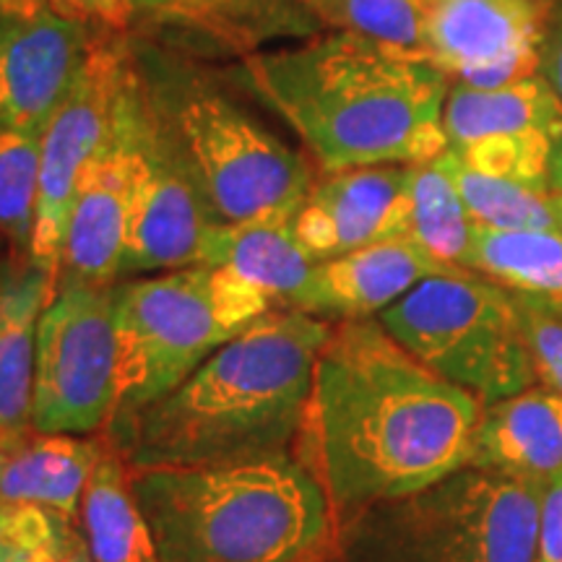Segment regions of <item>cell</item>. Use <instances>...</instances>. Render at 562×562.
Masks as SVG:
<instances>
[{
  "mask_svg": "<svg viewBox=\"0 0 562 562\" xmlns=\"http://www.w3.org/2000/svg\"><path fill=\"white\" fill-rule=\"evenodd\" d=\"M482 414L378 321H341L315 362L300 459L344 518L469 467Z\"/></svg>",
  "mask_w": 562,
  "mask_h": 562,
  "instance_id": "6da1fadb",
  "label": "cell"
},
{
  "mask_svg": "<svg viewBox=\"0 0 562 562\" xmlns=\"http://www.w3.org/2000/svg\"><path fill=\"white\" fill-rule=\"evenodd\" d=\"M245 79L326 172L427 165L448 151L451 79L425 55L349 32L252 55Z\"/></svg>",
  "mask_w": 562,
  "mask_h": 562,
  "instance_id": "7a4b0ae2",
  "label": "cell"
},
{
  "mask_svg": "<svg viewBox=\"0 0 562 562\" xmlns=\"http://www.w3.org/2000/svg\"><path fill=\"white\" fill-rule=\"evenodd\" d=\"M331 331V323L294 307L261 315L172 393L115 419L123 459L146 472L286 453Z\"/></svg>",
  "mask_w": 562,
  "mask_h": 562,
  "instance_id": "3957f363",
  "label": "cell"
},
{
  "mask_svg": "<svg viewBox=\"0 0 562 562\" xmlns=\"http://www.w3.org/2000/svg\"><path fill=\"white\" fill-rule=\"evenodd\" d=\"M133 492L159 562H313L339 537L331 497L290 453L146 469Z\"/></svg>",
  "mask_w": 562,
  "mask_h": 562,
  "instance_id": "277c9868",
  "label": "cell"
},
{
  "mask_svg": "<svg viewBox=\"0 0 562 562\" xmlns=\"http://www.w3.org/2000/svg\"><path fill=\"white\" fill-rule=\"evenodd\" d=\"M136 68L151 121L199 193L211 227L294 220L315 186L302 154L195 68L165 55L136 58Z\"/></svg>",
  "mask_w": 562,
  "mask_h": 562,
  "instance_id": "5b68a950",
  "label": "cell"
},
{
  "mask_svg": "<svg viewBox=\"0 0 562 562\" xmlns=\"http://www.w3.org/2000/svg\"><path fill=\"white\" fill-rule=\"evenodd\" d=\"M542 487L463 467L339 521L336 562H533Z\"/></svg>",
  "mask_w": 562,
  "mask_h": 562,
  "instance_id": "8992f818",
  "label": "cell"
},
{
  "mask_svg": "<svg viewBox=\"0 0 562 562\" xmlns=\"http://www.w3.org/2000/svg\"><path fill=\"white\" fill-rule=\"evenodd\" d=\"M273 305L256 284L220 266H188L117 286L121 409L115 419L172 393Z\"/></svg>",
  "mask_w": 562,
  "mask_h": 562,
  "instance_id": "52a82bcc",
  "label": "cell"
},
{
  "mask_svg": "<svg viewBox=\"0 0 562 562\" xmlns=\"http://www.w3.org/2000/svg\"><path fill=\"white\" fill-rule=\"evenodd\" d=\"M378 323L425 368L484 406L537 383L516 294L482 273L419 281Z\"/></svg>",
  "mask_w": 562,
  "mask_h": 562,
  "instance_id": "ba28073f",
  "label": "cell"
},
{
  "mask_svg": "<svg viewBox=\"0 0 562 562\" xmlns=\"http://www.w3.org/2000/svg\"><path fill=\"white\" fill-rule=\"evenodd\" d=\"M121 409L115 290L63 281L37 331L32 425L50 435H94Z\"/></svg>",
  "mask_w": 562,
  "mask_h": 562,
  "instance_id": "9c48e42d",
  "label": "cell"
},
{
  "mask_svg": "<svg viewBox=\"0 0 562 562\" xmlns=\"http://www.w3.org/2000/svg\"><path fill=\"white\" fill-rule=\"evenodd\" d=\"M131 66L133 55L121 40H91L79 79L42 131L30 263L53 277H58L63 266L68 216L79 178L108 138Z\"/></svg>",
  "mask_w": 562,
  "mask_h": 562,
  "instance_id": "30bf717a",
  "label": "cell"
},
{
  "mask_svg": "<svg viewBox=\"0 0 562 562\" xmlns=\"http://www.w3.org/2000/svg\"><path fill=\"white\" fill-rule=\"evenodd\" d=\"M123 108L131 133L133 178L121 273L201 266L211 222L191 180L180 170L151 121L140 91L136 58L125 79Z\"/></svg>",
  "mask_w": 562,
  "mask_h": 562,
  "instance_id": "8fae6325",
  "label": "cell"
},
{
  "mask_svg": "<svg viewBox=\"0 0 562 562\" xmlns=\"http://www.w3.org/2000/svg\"><path fill=\"white\" fill-rule=\"evenodd\" d=\"M550 0H430L425 58L448 79L501 89L542 74Z\"/></svg>",
  "mask_w": 562,
  "mask_h": 562,
  "instance_id": "7c38bea8",
  "label": "cell"
},
{
  "mask_svg": "<svg viewBox=\"0 0 562 562\" xmlns=\"http://www.w3.org/2000/svg\"><path fill=\"white\" fill-rule=\"evenodd\" d=\"M87 24L13 0L0 13V133H42L87 63Z\"/></svg>",
  "mask_w": 562,
  "mask_h": 562,
  "instance_id": "4fadbf2b",
  "label": "cell"
},
{
  "mask_svg": "<svg viewBox=\"0 0 562 562\" xmlns=\"http://www.w3.org/2000/svg\"><path fill=\"white\" fill-rule=\"evenodd\" d=\"M409 165L326 172L302 201L292 229L315 263L406 235Z\"/></svg>",
  "mask_w": 562,
  "mask_h": 562,
  "instance_id": "5bb4252c",
  "label": "cell"
},
{
  "mask_svg": "<svg viewBox=\"0 0 562 562\" xmlns=\"http://www.w3.org/2000/svg\"><path fill=\"white\" fill-rule=\"evenodd\" d=\"M123 89L117 97L108 138L89 159V165L83 167L74 206H70L60 271L63 281H74V284L108 286L121 273L133 178L131 133L128 121H125Z\"/></svg>",
  "mask_w": 562,
  "mask_h": 562,
  "instance_id": "9a60e30c",
  "label": "cell"
},
{
  "mask_svg": "<svg viewBox=\"0 0 562 562\" xmlns=\"http://www.w3.org/2000/svg\"><path fill=\"white\" fill-rule=\"evenodd\" d=\"M453 273L425 256L406 237L368 245L315 266L311 284L294 311L362 321L409 294L419 281Z\"/></svg>",
  "mask_w": 562,
  "mask_h": 562,
  "instance_id": "2e32d148",
  "label": "cell"
},
{
  "mask_svg": "<svg viewBox=\"0 0 562 562\" xmlns=\"http://www.w3.org/2000/svg\"><path fill=\"white\" fill-rule=\"evenodd\" d=\"M469 467L547 487L562 474V396L533 383L484 406Z\"/></svg>",
  "mask_w": 562,
  "mask_h": 562,
  "instance_id": "e0dca14e",
  "label": "cell"
},
{
  "mask_svg": "<svg viewBox=\"0 0 562 562\" xmlns=\"http://www.w3.org/2000/svg\"><path fill=\"white\" fill-rule=\"evenodd\" d=\"M442 131L453 151L484 144L554 146L562 136V104L542 74L501 89L453 83L442 108Z\"/></svg>",
  "mask_w": 562,
  "mask_h": 562,
  "instance_id": "ac0fdd59",
  "label": "cell"
},
{
  "mask_svg": "<svg viewBox=\"0 0 562 562\" xmlns=\"http://www.w3.org/2000/svg\"><path fill=\"white\" fill-rule=\"evenodd\" d=\"M58 277L34 263L0 271V448L34 430L37 331Z\"/></svg>",
  "mask_w": 562,
  "mask_h": 562,
  "instance_id": "d6986e66",
  "label": "cell"
},
{
  "mask_svg": "<svg viewBox=\"0 0 562 562\" xmlns=\"http://www.w3.org/2000/svg\"><path fill=\"white\" fill-rule=\"evenodd\" d=\"M102 456L100 440L32 430L0 448V505H34L76 521Z\"/></svg>",
  "mask_w": 562,
  "mask_h": 562,
  "instance_id": "ffe728a7",
  "label": "cell"
},
{
  "mask_svg": "<svg viewBox=\"0 0 562 562\" xmlns=\"http://www.w3.org/2000/svg\"><path fill=\"white\" fill-rule=\"evenodd\" d=\"M201 266H220L248 279L273 302L297 307L315 263L292 229V220L273 216L227 227H211L203 240Z\"/></svg>",
  "mask_w": 562,
  "mask_h": 562,
  "instance_id": "44dd1931",
  "label": "cell"
},
{
  "mask_svg": "<svg viewBox=\"0 0 562 562\" xmlns=\"http://www.w3.org/2000/svg\"><path fill=\"white\" fill-rule=\"evenodd\" d=\"M79 518L83 547L94 562H159L151 526L117 456L104 451L97 463Z\"/></svg>",
  "mask_w": 562,
  "mask_h": 562,
  "instance_id": "7402d4cb",
  "label": "cell"
},
{
  "mask_svg": "<svg viewBox=\"0 0 562 562\" xmlns=\"http://www.w3.org/2000/svg\"><path fill=\"white\" fill-rule=\"evenodd\" d=\"M476 222L459 191L435 161L409 165L406 178V240L442 269L472 271Z\"/></svg>",
  "mask_w": 562,
  "mask_h": 562,
  "instance_id": "603a6c76",
  "label": "cell"
},
{
  "mask_svg": "<svg viewBox=\"0 0 562 562\" xmlns=\"http://www.w3.org/2000/svg\"><path fill=\"white\" fill-rule=\"evenodd\" d=\"M472 271L510 292L562 302V232L476 224Z\"/></svg>",
  "mask_w": 562,
  "mask_h": 562,
  "instance_id": "cb8c5ba5",
  "label": "cell"
},
{
  "mask_svg": "<svg viewBox=\"0 0 562 562\" xmlns=\"http://www.w3.org/2000/svg\"><path fill=\"white\" fill-rule=\"evenodd\" d=\"M435 165L451 178L469 216L490 229H560L552 211V188L529 186L474 170L448 149Z\"/></svg>",
  "mask_w": 562,
  "mask_h": 562,
  "instance_id": "d4e9b609",
  "label": "cell"
},
{
  "mask_svg": "<svg viewBox=\"0 0 562 562\" xmlns=\"http://www.w3.org/2000/svg\"><path fill=\"white\" fill-rule=\"evenodd\" d=\"M336 32L425 55L430 0H302Z\"/></svg>",
  "mask_w": 562,
  "mask_h": 562,
  "instance_id": "484cf974",
  "label": "cell"
},
{
  "mask_svg": "<svg viewBox=\"0 0 562 562\" xmlns=\"http://www.w3.org/2000/svg\"><path fill=\"white\" fill-rule=\"evenodd\" d=\"M42 133H0V235L30 256L40 193Z\"/></svg>",
  "mask_w": 562,
  "mask_h": 562,
  "instance_id": "4316f807",
  "label": "cell"
},
{
  "mask_svg": "<svg viewBox=\"0 0 562 562\" xmlns=\"http://www.w3.org/2000/svg\"><path fill=\"white\" fill-rule=\"evenodd\" d=\"M81 544L74 521L34 505H0V562H66Z\"/></svg>",
  "mask_w": 562,
  "mask_h": 562,
  "instance_id": "83f0119b",
  "label": "cell"
},
{
  "mask_svg": "<svg viewBox=\"0 0 562 562\" xmlns=\"http://www.w3.org/2000/svg\"><path fill=\"white\" fill-rule=\"evenodd\" d=\"M513 294L521 311L537 378L562 396V302L537 294Z\"/></svg>",
  "mask_w": 562,
  "mask_h": 562,
  "instance_id": "f1b7e54d",
  "label": "cell"
},
{
  "mask_svg": "<svg viewBox=\"0 0 562 562\" xmlns=\"http://www.w3.org/2000/svg\"><path fill=\"white\" fill-rule=\"evenodd\" d=\"M47 9L79 24H100L110 32H121L131 19L128 0H45Z\"/></svg>",
  "mask_w": 562,
  "mask_h": 562,
  "instance_id": "f546056e",
  "label": "cell"
},
{
  "mask_svg": "<svg viewBox=\"0 0 562 562\" xmlns=\"http://www.w3.org/2000/svg\"><path fill=\"white\" fill-rule=\"evenodd\" d=\"M533 562H562V474L542 490Z\"/></svg>",
  "mask_w": 562,
  "mask_h": 562,
  "instance_id": "4dcf8cb0",
  "label": "cell"
},
{
  "mask_svg": "<svg viewBox=\"0 0 562 562\" xmlns=\"http://www.w3.org/2000/svg\"><path fill=\"white\" fill-rule=\"evenodd\" d=\"M542 76L562 104V0L547 24L542 45Z\"/></svg>",
  "mask_w": 562,
  "mask_h": 562,
  "instance_id": "1f68e13d",
  "label": "cell"
},
{
  "mask_svg": "<svg viewBox=\"0 0 562 562\" xmlns=\"http://www.w3.org/2000/svg\"><path fill=\"white\" fill-rule=\"evenodd\" d=\"M133 11L161 13V16H206L220 11L229 0H128Z\"/></svg>",
  "mask_w": 562,
  "mask_h": 562,
  "instance_id": "d6a6232c",
  "label": "cell"
},
{
  "mask_svg": "<svg viewBox=\"0 0 562 562\" xmlns=\"http://www.w3.org/2000/svg\"><path fill=\"white\" fill-rule=\"evenodd\" d=\"M550 186L552 191L562 193V136L554 140V149L550 157Z\"/></svg>",
  "mask_w": 562,
  "mask_h": 562,
  "instance_id": "836d02e7",
  "label": "cell"
},
{
  "mask_svg": "<svg viewBox=\"0 0 562 562\" xmlns=\"http://www.w3.org/2000/svg\"><path fill=\"white\" fill-rule=\"evenodd\" d=\"M552 211H554V220H558V227H560V232H562V193H558V191H552Z\"/></svg>",
  "mask_w": 562,
  "mask_h": 562,
  "instance_id": "e575fe53",
  "label": "cell"
},
{
  "mask_svg": "<svg viewBox=\"0 0 562 562\" xmlns=\"http://www.w3.org/2000/svg\"><path fill=\"white\" fill-rule=\"evenodd\" d=\"M66 562H94L89 558V552H87V547H83V539H81V544L76 547L74 550V554H70V558L66 560Z\"/></svg>",
  "mask_w": 562,
  "mask_h": 562,
  "instance_id": "d590c367",
  "label": "cell"
}]
</instances>
